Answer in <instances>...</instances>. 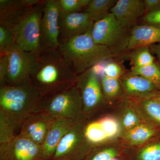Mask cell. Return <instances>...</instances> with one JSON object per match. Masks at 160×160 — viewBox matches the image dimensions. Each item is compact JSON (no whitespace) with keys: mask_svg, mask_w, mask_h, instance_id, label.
Here are the masks:
<instances>
[{"mask_svg":"<svg viewBox=\"0 0 160 160\" xmlns=\"http://www.w3.org/2000/svg\"><path fill=\"white\" fill-rule=\"evenodd\" d=\"M78 76L58 49L42 50L38 56L30 82L41 98L75 86Z\"/></svg>","mask_w":160,"mask_h":160,"instance_id":"cell-1","label":"cell"},{"mask_svg":"<svg viewBox=\"0 0 160 160\" xmlns=\"http://www.w3.org/2000/svg\"><path fill=\"white\" fill-rule=\"evenodd\" d=\"M91 30L60 42L58 49L77 75L115 57L106 46L95 42Z\"/></svg>","mask_w":160,"mask_h":160,"instance_id":"cell-2","label":"cell"},{"mask_svg":"<svg viewBox=\"0 0 160 160\" xmlns=\"http://www.w3.org/2000/svg\"><path fill=\"white\" fill-rule=\"evenodd\" d=\"M41 99L30 82L22 86L1 87L0 114L10 122L20 133L26 119L39 110Z\"/></svg>","mask_w":160,"mask_h":160,"instance_id":"cell-3","label":"cell"},{"mask_svg":"<svg viewBox=\"0 0 160 160\" xmlns=\"http://www.w3.org/2000/svg\"><path fill=\"white\" fill-rule=\"evenodd\" d=\"M91 34L95 42L106 46L115 56L126 52L129 31L121 26L111 12L94 22Z\"/></svg>","mask_w":160,"mask_h":160,"instance_id":"cell-4","label":"cell"},{"mask_svg":"<svg viewBox=\"0 0 160 160\" xmlns=\"http://www.w3.org/2000/svg\"><path fill=\"white\" fill-rule=\"evenodd\" d=\"M45 2L46 1H42L33 7L11 29L15 43L23 50L37 56L42 52L40 46V24Z\"/></svg>","mask_w":160,"mask_h":160,"instance_id":"cell-5","label":"cell"},{"mask_svg":"<svg viewBox=\"0 0 160 160\" xmlns=\"http://www.w3.org/2000/svg\"><path fill=\"white\" fill-rule=\"evenodd\" d=\"M82 97L75 86L55 94L41 98L39 109L46 111L55 118H79L82 107Z\"/></svg>","mask_w":160,"mask_h":160,"instance_id":"cell-6","label":"cell"},{"mask_svg":"<svg viewBox=\"0 0 160 160\" xmlns=\"http://www.w3.org/2000/svg\"><path fill=\"white\" fill-rule=\"evenodd\" d=\"M6 54L8 61L6 86H20L30 82L38 56L23 50L16 44Z\"/></svg>","mask_w":160,"mask_h":160,"instance_id":"cell-7","label":"cell"},{"mask_svg":"<svg viewBox=\"0 0 160 160\" xmlns=\"http://www.w3.org/2000/svg\"><path fill=\"white\" fill-rule=\"evenodd\" d=\"M60 8L58 0H46L40 24V46L42 51L58 49L60 45Z\"/></svg>","mask_w":160,"mask_h":160,"instance_id":"cell-8","label":"cell"},{"mask_svg":"<svg viewBox=\"0 0 160 160\" xmlns=\"http://www.w3.org/2000/svg\"><path fill=\"white\" fill-rule=\"evenodd\" d=\"M0 160H49L42 146L20 134L0 145Z\"/></svg>","mask_w":160,"mask_h":160,"instance_id":"cell-9","label":"cell"},{"mask_svg":"<svg viewBox=\"0 0 160 160\" xmlns=\"http://www.w3.org/2000/svg\"><path fill=\"white\" fill-rule=\"evenodd\" d=\"M76 87L81 92L83 108L91 111L102 101L103 95L99 76L93 68L88 69L78 76Z\"/></svg>","mask_w":160,"mask_h":160,"instance_id":"cell-10","label":"cell"},{"mask_svg":"<svg viewBox=\"0 0 160 160\" xmlns=\"http://www.w3.org/2000/svg\"><path fill=\"white\" fill-rule=\"evenodd\" d=\"M94 23L85 12H66L60 9V42L67 41L86 33L92 29Z\"/></svg>","mask_w":160,"mask_h":160,"instance_id":"cell-11","label":"cell"},{"mask_svg":"<svg viewBox=\"0 0 160 160\" xmlns=\"http://www.w3.org/2000/svg\"><path fill=\"white\" fill-rule=\"evenodd\" d=\"M55 119L46 112L39 109L24 122L20 134L42 146Z\"/></svg>","mask_w":160,"mask_h":160,"instance_id":"cell-12","label":"cell"},{"mask_svg":"<svg viewBox=\"0 0 160 160\" xmlns=\"http://www.w3.org/2000/svg\"><path fill=\"white\" fill-rule=\"evenodd\" d=\"M121 26L130 31L146 14L143 0H118L110 10Z\"/></svg>","mask_w":160,"mask_h":160,"instance_id":"cell-13","label":"cell"},{"mask_svg":"<svg viewBox=\"0 0 160 160\" xmlns=\"http://www.w3.org/2000/svg\"><path fill=\"white\" fill-rule=\"evenodd\" d=\"M40 0H0V25L11 29Z\"/></svg>","mask_w":160,"mask_h":160,"instance_id":"cell-14","label":"cell"},{"mask_svg":"<svg viewBox=\"0 0 160 160\" xmlns=\"http://www.w3.org/2000/svg\"><path fill=\"white\" fill-rule=\"evenodd\" d=\"M79 118L75 121L69 131L63 137L56 149L52 160H74L76 154L82 140V128Z\"/></svg>","mask_w":160,"mask_h":160,"instance_id":"cell-15","label":"cell"},{"mask_svg":"<svg viewBox=\"0 0 160 160\" xmlns=\"http://www.w3.org/2000/svg\"><path fill=\"white\" fill-rule=\"evenodd\" d=\"M122 84L125 91L129 96L145 97L146 99L153 97L158 87L149 80L131 72L123 74Z\"/></svg>","mask_w":160,"mask_h":160,"instance_id":"cell-16","label":"cell"},{"mask_svg":"<svg viewBox=\"0 0 160 160\" xmlns=\"http://www.w3.org/2000/svg\"><path fill=\"white\" fill-rule=\"evenodd\" d=\"M160 43V28L150 25H136L129 31L126 52L140 47Z\"/></svg>","mask_w":160,"mask_h":160,"instance_id":"cell-17","label":"cell"},{"mask_svg":"<svg viewBox=\"0 0 160 160\" xmlns=\"http://www.w3.org/2000/svg\"><path fill=\"white\" fill-rule=\"evenodd\" d=\"M75 120L64 118L55 119L42 146L44 154L48 160L52 159L60 141L69 131Z\"/></svg>","mask_w":160,"mask_h":160,"instance_id":"cell-18","label":"cell"},{"mask_svg":"<svg viewBox=\"0 0 160 160\" xmlns=\"http://www.w3.org/2000/svg\"><path fill=\"white\" fill-rule=\"evenodd\" d=\"M116 0H91L85 8L94 22L102 19L110 13V10L117 2Z\"/></svg>","mask_w":160,"mask_h":160,"instance_id":"cell-19","label":"cell"},{"mask_svg":"<svg viewBox=\"0 0 160 160\" xmlns=\"http://www.w3.org/2000/svg\"><path fill=\"white\" fill-rule=\"evenodd\" d=\"M128 52V53L122 55L127 56L132 67H141L154 62V58L150 52L149 47H138Z\"/></svg>","mask_w":160,"mask_h":160,"instance_id":"cell-20","label":"cell"},{"mask_svg":"<svg viewBox=\"0 0 160 160\" xmlns=\"http://www.w3.org/2000/svg\"><path fill=\"white\" fill-rule=\"evenodd\" d=\"M155 134V131L151 127L145 125H139L127 131L125 138L133 145L142 144Z\"/></svg>","mask_w":160,"mask_h":160,"instance_id":"cell-21","label":"cell"},{"mask_svg":"<svg viewBox=\"0 0 160 160\" xmlns=\"http://www.w3.org/2000/svg\"><path fill=\"white\" fill-rule=\"evenodd\" d=\"M130 72L145 78L160 87V68L154 62L141 67H132Z\"/></svg>","mask_w":160,"mask_h":160,"instance_id":"cell-22","label":"cell"},{"mask_svg":"<svg viewBox=\"0 0 160 160\" xmlns=\"http://www.w3.org/2000/svg\"><path fill=\"white\" fill-rule=\"evenodd\" d=\"M85 134L87 140L91 143L101 142L108 139L99 121L89 124L85 129Z\"/></svg>","mask_w":160,"mask_h":160,"instance_id":"cell-23","label":"cell"},{"mask_svg":"<svg viewBox=\"0 0 160 160\" xmlns=\"http://www.w3.org/2000/svg\"><path fill=\"white\" fill-rule=\"evenodd\" d=\"M19 134L13 125L0 114V145L9 142Z\"/></svg>","mask_w":160,"mask_h":160,"instance_id":"cell-24","label":"cell"},{"mask_svg":"<svg viewBox=\"0 0 160 160\" xmlns=\"http://www.w3.org/2000/svg\"><path fill=\"white\" fill-rule=\"evenodd\" d=\"M101 77L102 89L105 96L108 98H114L118 96L121 89L119 79L112 78L105 75Z\"/></svg>","mask_w":160,"mask_h":160,"instance_id":"cell-25","label":"cell"},{"mask_svg":"<svg viewBox=\"0 0 160 160\" xmlns=\"http://www.w3.org/2000/svg\"><path fill=\"white\" fill-rule=\"evenodd\" d=\"M15 44L11 29L0 25V56L7 53Z\"/></svg>","mask_w":160,"mask_h":160,"instance_id":"cell-26","label":"cell"},{"mask_svg":"<svg viewBox=\"0 0 160 160\" xmlns=\"http://www.w3.org/2000/svg\"><path fill=\"white\" fill-rule=\"evenodd\" d=\"M122 66L116 61L109 60L102 63V76L105 75L112 78L119 79L124 74Z\"/></svg>","mask_w":160,"mask_h":160,"instance_id":"cell-27","label":"cell"},{"mask_svg":"<svg viewBox=\"0 0 160 160\" xmlns=\"http://www.w3.org/2000/svg\"><path fill=\"white\" fill-rule=\"evenodd\" d=\"M91 0H58L60 9L66 12H80L89 5Z\"/></svg>","mask_w":160,"mask_h":160,"instance_id":"cell-28","label":"cell"},{"mask_svg":"<svg viewBox=\"0 0 160 160\" xmlns=\"http://www.w3.org/2000/svg\"><path fill=\"white\" fill-rule=\"evenodd\" d=\"M143 106L149 116L160 123V101L154 97L146 99L143 101Z\"/></svg>","mask_w":160,"mask_h":160,"instance_id":"cell-29","label":"cell"},{"mask_svg":"<svg viewBox=\"0 0 160 160\" xmlns=\"http://www.w3.org/2000/svg\"><path fill=\"white\" fill-rule=\"evenodd\" d=\"M138 160H160V142L146 146L138 155Z\"/></svg>","mask_w":160,"mask_h":160,"instance_id":"cell-30","label":"cell"},{"mask_svg":"<svg viewBox=\"0 0 160 160\" xmlns=\"http://www.w3.org/2000/svg\"><path fill=\"white\" fill-rule=\"evenodd\" d=\"M99 121L108 138L114 137L119 133V125L115 119L111 117H105Z\"/></svg>","mask_w":160,"mask_h":160,"instance_id":"cell-31","label":"cell"},{"mask_svg":"<svg viewBox=\"0 0 160 160\" xmlns=\"http://www.w3.org/2000/svg\"><path fill=\"white\" fill-rule=\"evenodd\" d=\"M139 122L137 114L134 111L129 109L125 112L122 119V125L127 131L140 125Z\"/></svg>","mask_w":160,"mask_h":160,"instance_id":"cell-32","label":"cell"},{"mask_svg":"<svg viewBox=\"0 0 160 160\" xmlns=\"http://www.w3.org/2000/svg\"><path fill=\"white\" fill-rule=\"evenodd\" d=\"M142 25H150L160 28V9L146 13L142 18Z\"/></svg>","mask_w":160,"mask_h":160,"instance_id":"cell-33","label":"cell"},{"mask_svg":"<svg viewBox=\"0 0 160 160\" xmlns=\"http://www.w3.org/2000/svg\"><path fill=\"white\" fill-rule=\"evenodd\" d=\"M8 57L7 55L0 56V87L6 86L8 72Z\"/></svg>","mask_w":160,"mask_h":160,"instance_id":"cell-34","label":"cell"},{"mask_svg":"<svg viewBox=\"0 0 160 160\" xmlns=\"http://www.w3.org/2000/svg\"><path fill=\"white\" fill-rule=\"evenodd\" d=\"M117 155V151L115 149L109 148L98 152L91 160H112Z\"/></svg>","mask_w":160,"mask_h":160,"instance_id":"cell-35","label":"cell"},{"mask_svg":"<svg viewBox=\"0 0 160 160\" xmlns=\"http://www.w3.org/2000/svg\"><path fill=\"white\" fill-rule=\"evenodd\" d=\"M144 3L146 14L160 9V0H145Z\"/></svg>","mask_w":160,"mask_h":160,"instance_id":"cell-36","label":"cell"},{"mask_svg":"<svg viewBox=\"0 0 160 160\" xmlns=\"http://www.w3.org/2000/svg\"><path fill=\"white\" fill-rule=\"evenodd\" d=\"M149 49L156 54L160 64V43L149 46Z\"/></svg>","mask_w":160,"mask_h":160,"instance_id":"cell-37","label":"cell"},{"mask_svg":"<svg viewBox=\"0 0 160 160\" xmlns=\"http://www.w3.org/2000/svg\"><path fill=\"white\" fill-rule=\"evenodd\" d=\"M154 97L156 98L157 99L160 101V92H158L155 95Z\"/></svg>","mask_w":160,"mask_h":160,"instance_id":"cell-38","label":"cell"},{"mask_svg":"<svg viewBox=\"0 0 160 160\" xmlns=\"http://www.w3.org/2000/svg\"><path fill=\"white\" fill-rule=\"evenodd\" d=\"M112 160H118L117 159H115V158L113 159H112Z\"/></svg>","mask_w":160,"mask_h":160,"instance_id":"cell-39","label":"cell"},{"mask_svg":"<svg viewBox=\"0 0 160 160\" xmlns=\"http://www.w3.org/2000/svg\"></svg>","mask_w":160,"mask_h":160,"instance_id":"cell-40","label":"cell"}]
</instances>
